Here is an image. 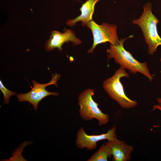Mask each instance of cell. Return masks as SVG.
Returning a JSON list of instances; mask_svg holds the SVG:
<instances>
[{"label": "cell", "mask_w": 161, "mask_h": 161, "mask_svg": "<svg viewBox=\"0 0 161 161\" xmlns=\"http://www.w3.org/2000/svg\"><path fill=\"white\" fill-rule=\"evenodd\" d=\"M133 36L131 35L127 38L120 39L116 44H110L109 48L107 49L108 58L113 59L116 63L129 70L131 73L135 74L139 72L142 74L151 81L153 80V77L148 68L147 62H140L124 48L125 41Z\"/></svg>", "instance_id": "cell-1"}, {"label": "cell", "mask_w": 161, "mask_h": 161, "mask_svg": "<svg viewBox=\"0 0 161 161\" xmlns=\"http://www.w3.org/2000/svg\"><path fill=\"white\" fill-rule=\"evenodd\" d=\"M151 8L150 2L145 4L143 7L141 16L139 18L133 20L132 23L140 28L145 42L148 45V53L153 55L158 46L161 45V38L158 34L157 27L159 21L152 13Z\"/></svg>", "instance_id": "cell-2"}, {"label": "cell", "mask_w": 161, "mask_h": 161, "mask_svg": "<svg viewBox=\"0 0 161 161\" xmlns=\"http://www.w3.org/2000/svg\"><path fill=\"white\" fill-rule=\"evenodd\" d=\"M125 69L120 66L112 77L104 81L103 86L109 97L116 101L121 107L130 109L136 106L138 103L136 101L132 100L126 96L120 81L121 78L129 77Z\"/></svg>", "instance_id": "cell-3"}, {"label": "cell", "mask_w": 161, "mask_h": 161, "mask_svg": "<svg viewBox=\"0 0 161 161\" xmlns=\"http://www.w3.org/2000/svg\"><path fill=\"white\" fill-rule=\"evenodd\" d=\"M94 89L88 88L80 93L78 97V104L80 107L79 112L81 118L89 121L93 119L97 120L99 126L106 125L109 122L108 114L103 113L98 108V104L93 99Z\"/></svg>", "instance_id": "cell-4"}, {"label": "cell", "mask_w": 161, "mask_h": 161, "mask_svg": "<svg viewBox=\"0 0 161 161\" xmlns=\"http://www.w3.org/2000/svg\"><path fill=\"white\" fill-rule=\"evenodd\" d=\"M86 26L90 30L93 36V43L87 51L89 54L93 52L98 44L109 42L115 44L120 41L117 34V26L114 24L103 22L99 25L92 20L88 22Z\"/></svg>", "instance_id": "cell-5"}, {"label": "cell", "mask_w": 161, "mask_h": 161, "mask_svg": "<svg viewBox=\"0 0 161 161\" xmlns=\"http://www.w3.org/2000/svg\"><path fill=\"white\" fill-rule=\"evenodd\" d=\"M61 75L55 73L52 75V78L47 83L41 84L35 80H33L32 83L33 86L29 92L24 93H20L17 95L18 102L27 101L31 104L35 110L37 109L39 103L46 97L52 95L55 96L59 95L58 92H50L47 91L45 89L46 87L51 85L57 86V82L59 80Z\"/></svg>", "instance_id": "cell-6"}, {"label": "cell", "mask_w": 161, "mask_h": 161, "mask_svg": "<svg viewBox=\"0 0 161 161\" xmlns=\"http://www.w3.org/2000/svg\"><path fill=\"white\" fill-rule=\"evenodd\" d=\"M116 130V127L114 125L106 133L98 135H89L86 133L83 128L81 127L77 133L75 145L78 148H86L89 151L94 150L96 148L97 143L98 141L104 140L113 141L117 139Z\"/></svg>", "instance_id": "cell-7"}, {"label": "cell", "mask_w": 161, "mask_h": 161, "mask_svg": "<svg viewBox=\"0 0 161 161\" xmlns=\"http://www.w3.org/2000/svg\"><path fill=\"white\" fill-rule=\"evenodd\" d=\"M69 42H72L75 45H79L81 43V41L76 37L75 32L71 30L64 29L62 33L53 30L51 32L49 38L47 41L45 49L47 51H50L57 48L61 51L63 45Z\"/></svg>", "instance_id": "cell-8"}, {"label": "cell", "mask_w": 161, "mask_h": 161, "mask_svg": "<svg viewBox=\"0 0 161 161\" xmlns=\"http://www.w3.org/2000/svg\"><path fill=\"white\" fill-rule=\"evenodd\" d=\"M105 143L112 148L113 161H128L131 160L134 150L132 145L117 139L113 141H108Z\"/></svg>", "instance_id": "cell-9"}, {"label": "cell", "mask_w": 161, "mask_h": 161, "mask_svg": "<svg viewBox=\"0 0 161 161\" xmlns=\"http://www.w3.org/2000/svg\"><path fill=\"white\" fill-rule=\"evenodd\" d=\"M100 0H87L84 3L80 9L81 14L73 19H69L66 24L70 27L76 24L79 21L81 22L82 26H86L87 23L92 21V16L94 13L95 6L96 3Z\"/></svg>", "instance_id": "cell-10"}, {"label": "cell", "mask_w": 161, "mask_h": 161, "mask_svg": "<svg viewBox=\"0 0 161 161\" xmlns=\"http://www.w3.org/2000/svg\"><path fill=\"white\" fill-rule=\"evenodd\" d=\"M112 150L108 145L103 144L98 151L94 153L87 160V161H107L112 156Z\"/></svg>", "instance_id": "cell-11"}, {"label": "cell", "mask_w": 161, "mask_h": 161, "mask_svg": "<svg viewBox=\"0 0 161 161\" xmlns=\"http://www.w3.org/2000/svg\"><path fill=\"white\" fill-rule=\"evenodd\" d=\"M0 89L4 95V103L5 104H8L11 97L15 95L16 93L7 89L3 84L1 80H0Z\"/></svg>", "instance_id": "cell-12"}, {"label": "cell", "mask_w": 161, "mask_h": 161, "mask_svg": "<svg viewBox=\"0 0 161 161\" xmlns=\"http://www.w3.org/2000/svg\"><path fill=\"white\" fill-rule=\"evenodd\" d=\"M156 109H157L161 111V106H160L159 104L154 105L152 110H155Z\"/></svg>", "instance_id": "cell-13"}, {"label": "cell", "mask_w": 161, "mask_h": 161, "mask_svg": "<svg viewBox=\"0 0 161 161\" xmlns=\"http://www.w3.org/2000/svg\"><path fill=\"white\" fill-rule=\"evenodd\" d=\"M157 101L158 103V104L161 106V97H158L157 98Z\"/></svg>", "instance_id": "cell-14"}, {"label": "cell", "mask_w": 161, "mask_h": 161, "mask_svg": "<svg viewBox=\"0 0 161 161\" xmlns=\"http://www.w3.org/2000/svg\"><path fill=\"white\" fill-rule=\"evenodd\" d=\"M160 62H161V57L160 58Z\"/></svg>", "instance_id": "cell-15"}]
</instances>
